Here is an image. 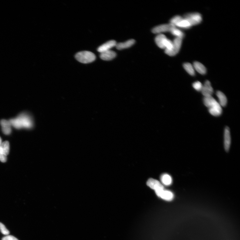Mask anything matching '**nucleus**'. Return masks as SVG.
Masks as SVG:
<instances>
[{
    "label": "nucleus",
    "instance_id": "nucleus-1",
    "mask_svg": "<svg viewBox=\"0 0 240 240\" xmlns=\"http://www.w3.org/2000/svg\"><path fill=\"white\" fill-rule=\"evenodd\" d=\"M9 121L11 126L17 129H30L33 126V122L31 117L24 114L19 115L16 118L10 120Z\"/></svg>",
    "mask_w": 240,
    "mask_h": 240
},
{
    "label": "nucleus",
    "instance_id": "nucleus-2",
    "mask_svg": "<svg viewBox=\"0 0 240 240\" xmlns=\"http://www.w3.org/2000/svg\"><path fill=\"white\" fill-rule=\"evenodd\" d=\"M204 103L205 106L209 108L210 114L215 116L221 115L222 109L219 103L212 96L204 97Z\"/></svg>",
    "mask_w": 240,
    "mask_h": 240
},
{
    "label": "nucleus",
    "instance_id": "nucleus-3",
    "mask_svg": "<svg viewBox=\"0 0 240 240\" xmlns=\"http://www.w3.org/2000/svg\"><path fill=\"white\" fill-rule=\"evenodd\" d=\"M76 59L80 62L89 63L94 62L96 59L94 53L89 51H83L77 53L75 56Z\"/></svg>",
    "mask_w": 240,
    "mask_h": 240
},
{
    "label": "nucleus",
    "instance_id": "nucleus-4",
    "mask_svg": "<svg viewBox=\"0 0 240 240\" xmlns=\"http://www.w3.org/2000/svg\"><path fill=\"white\" fill-rule=\"evenodd\" d=\"M183 18L189 22L192 26L197 25L202 21V16L198 13H192L186 14Z\"/></svg>",
    "mask_w": 240,
    "mask_h": 240
},
{
    "label": "nucleus",
    "instance_id": "nucleus-5",
    "mask_svg": "<svg viewBox=\"0 0 240 240\" xmlns=\"http://www.w3.org/2000/svg\"><path fill=\"white\" fill-rule=\"evenodd\" d=\"M173 42V47L170 50H165L166 54L170 56H174L179 51L182 42V39L177 38L174 40Z\"/></svg>",
    "mask_w": 240,
    "mask_h": 240
},
{
    "label": "nucleus",
    "instance_id": "nucleus-6",
    "mask_svg": "<svg viewBox=\"0 0 240 240\" xmlns=\"http://www.w3.org/2000/svg\"><path fill=\"white\" fill-rule=\"evenodd\" d=\"M176 28L173 24L170 23L168 24H163L156 27L152 30L153 33L155 34H161L163 33L170 32L173 29Z\"/></svg>",
    "mask_w": 240,
    "mask_h": 240
},
{
    "label": "nucleus",
    "instance_id": "nucleus-7",
    "mask_svg": "<svg viewBox=\"0 0 240 240\" xmlns=\"http://www.w3.org/2000/svg\"><path fill=\"white\" fill-rule=\"evenodd\" d=\"M147 185L151 189L155 190L156 193L164 190L162 184L158 181L153 178L149 179L147 182Z\"/></svg>",
    "mask_w": 240,
    "mask_h": 240
},
{
    "label": "nucleus",
    "instance_id": "nucleus-8",
    "mask_svg": "<svg viewBox=\"0 0 240 240\" xmlns=\"http://www.w3.org/2000/svg\"><path fill=\"white\" fill-rule=\"evenodd\" d=\"M231 138L230 129L228 127H226L224 130V148L227 152H229L231 147Z\"/></svg>",
    "mask_w": 240,
    "mask_h": 240
},
{
    "label": "nucleus",
    "instance_id": "nucleus-9",
    "mask_svg": "<svg viewBox=\"0 0 240 240\" xmlns=\"http://www.w3.org/2000/svg\"><path fill=\"white\" fill-rule=\"evenodd\" d=\"M201 92L204 97L212 96L214 93V89L209 81L207 80L205 82Z\"/></svg>",
    "mask_w": 240,
    "mask_h": 240
},
{
    "label": "nucleus",
    "instance_id": "nucleus-10",
    "mask_svg": "<svg viewBox=\"0 0 240 240\" xmlns=\"http://www.w3.org/2000/svg\"><path fill=\"white\" fill-rule=\"evenodd\" d=\"M116 41L115 40L109 41L100 46L98 48L97 51L100 53H102L104 52V51L110 50L111 48L116 46Z\"/></svg>",
    "mask_w": 240,
    "mask_h": 240
},
{
    "label": "nucleus",
    "instance_id": "nucleus-11",
    "mask_svg": "<svg viewBox=\"0 0 240 240\" xmlns=\"http://www.w3.org/2000/svg\"><path fill=\"white\" fill-rule=\"evenodd\" d=\"M2 131L6 135H9L11 133V124L9 121L5 119H2L1 121Z\"/></svg>",
    "mask_w": 240,
    "mask_h": 240
},
{
    "label": "nucleus",
    "instance_id": "nucleus-12",
    "mask_svg": "<svg viewBox=\"0 0 240 240\" xmlns=\"http://www.w3.org/2000/svg\"><path fill=\"white\" fill-rule=\"evenodd\" d=\"M116 53L113 51L109 50L101 53L100 58L104 60H110L116 57Z\"/></svg>",
    "mask_w": 240,
    "mask_h": 240
},
{
    "label": "nucleus",
    "instance_id": "nucleus-13",
    "mask_svg": "<svg viewBox=\"0 0 240 240\" xmlns=\"http://www.w3.org/2000/svg\"><path fill=\"white\" fill-rule=\"evenodd\" d=\"M158 197L164 200L170 201L173 199L174 195L171 191L164 190L160 192Z\"/></svg>",
    "mask_w": 240,
    "mask_h": 240
},
{
    "label": "nucleus",
    "instance_id": "nucleus-14",
    "mask_svg": "<svg viewBox=\"0 0 240 240\" xmlns=\"http://www.w3.org/2000/svg\"><path fill=\"white\" fill-rule=\"evenodd\" d=\"M135 43L134 40H130L124 43L116 44V47L117 50H122L131 47Z\"/></svg>",
    "mask_w": 240,
    "mask_h": 240
},
{
    "label": "nucleus",
    "instance_id": "nucleus-15",
    "mask_svg": "<svg viewBox=\"0 0 240 240\" xmlns=\"http://www.w3.org/2000/svg\"><path fill=\"white\" fill-rule=\"evenodd\" d=\"M193 67L200 74L204 75L207 72V69L204 66L199 62H195L193 63Z\"/></svg>",
    "mask_w": 240,
    "mask_h": 240
},
{
    "label": "nucleus",
    "instance_id": "nucleus-16",
    "mask_svg": "<svg viewBox=\"0 0 240 240\" xmlns=\"http://www.w3.org/2000/svg\"><path fill=\"white\" fill-rule=\"evenodd\" d=\"M216 94L219 100V104L220 106L224 107L227 104V99L226 95L222 92L220 91L217 92Z\"/></svg>",
    "mask_w": 240,
    "mask_h": 240
},
{
    "label": "nucleus",
    "instance_id": "nucleus-17",
    "mask_svg": "<svg viewBox=\"0 0 240 240\" xmlns=\"http://www.w3.org/2000/svg\"><path fill=\"white\" fill-rule=\"evenodd\" d=\"M9 151V144L8 141H5L0 146V153L7 156Z\"/></svg>",
    "mask_w": 240,
    "mask_h": 240
},
{
    "label": "nucleus",
    "instance_id": "nucleus-18",
    "mask_svg": "<svg viewBox=\"0 0 240 240\" xmlns=\"http://www.w3.org/2000/svg\"><path fill=\"white\" fill-rule=\"evenodd\" d=\"M161 180L163 184L166 186H169L173 182L172 178L168 174H164L161 175Z\"/></svg>",
    "mask_w": 240,
    "mask_h": 240
},
{
    "label": "nucleus",
    "instance_id": "nucleus-19",
    "mask_svg": "<svg viewBox=\"0 0 240 240\" xmlns=\"http://www.w3.org/2000/svg\"><path fill=\"white\" fill-rule=\"evenodd\" d=\"M165 35L162 34H159L156 36L155 38V41L157 45L161 48L165 49L163 45L164 40L166 38Z\"/></svg>",
    "mask_w": 240,
    "mask_h": 240
},
{
    "label": "nucleus",
    "instance_id": "nucleus-20",
    "mask_svg": "<svg viewBox=\"0 0 240 240\" xmlns=\"http://www.w3.org/2000/svg\"><path fill=\"white\" fill-rule=\"evenodd\" d=\"M183 67L187 72L191 75L194 76L195 72L194 67L189 63H185L184 64Z\"/></svg>",
    "mask_w": 240,
    "mask_h": 240
},
{
    "label": "nucleus",
    "instance_id": "nucleus-21",
    "mask_svg": "<svg viewBox=\"0 0 240 240\" xmlns=\"http://www.w3.org/2000/svg\"><path fill=\"white\" fill-rule=\"evenodd\" d=\"M176 26L180 28L187 29L190 28L192 26H191L189 22L183 18L182 20L180 21L176 25Z\"/></svg>",
    "mask_w": 240,
    "mask_h": 240
},
{
    "label": "nucleus",
    "instance_id": "nucleus-22",
    "mask_svg": "<svg viewBox=\"0 0 240 240\" xmlns=\"http://www.w3.org/2000/svg\"><path fill=\"white\" fill-rule=\"evenodd\" d=\"M163 45L165 50H170L173 47V42L166 38L164 40Z\"/></svg>",
    "mask_w": 240,
    "mask_h": 240
},
{
    "label": "nucleus",
    "instance_id": "nucleus-23",
    "mask_svg": "<svg viewBox=\"0 0 240 240\" xmlns=\"http://www.w3.org/2000/svg\"><path fill=\"white\" fill-rule=\"evenodd\" d=\"M173 35L177 37V38L182 39L184 36V34L182 31L175 28L170 32Z\"/></svg>",
    "mask_w": 240,
    "mask_h": 240
},
{
    "label": "nucleus",
    "instance_id": "nucleus-24",
    "mask_svg": "<svg viewBox=\"0 0 240 240\" xmlns=\"http://www.w3.org/2000/svg\"><path fill=\"white\" fill-rule=\"evenodd\" d=\"M183 19V18L182 16H176L174 17L171 19L170 23L176 26V25Z\"/></svg>",
    "mask_w": 240,
    "mask_h": 240
},
{
    "label": "nucleus",
    "instance_id": "nucleus-25",
    "mask_svg": "<svg viewBox=\"0 0 240 240\" xmlns=\"http://www.w3.org/2000/svg\"><path fill=\"white\" fill-rule=\"evenodd\" d=\"M202 85L200 82L197 81L193 83L192 86L197 91H201L202 87Z\"/></svg>",
    "mask_w": 240,
    "mask_h": 240
},
{
    "label": "nucleus",
    "instance_id": "nucleus-26",
    "mask_svg": "<svg viewBox=\"0 0 240 240\" xmlns=\"http://www.w3.org/2000/svg\"><path fill=\"white\" fill-rule=\"evenodd\" d=\"M0 231L1 233L4 235H8L9 234V230L6 228L5 226L1 222H0Z\"/></svg>",
    "mask_w": 240,
    "mask_h": 240
},
{
    "label": "nucleus",
    "instance_id": "nucleus-27",
    "mask_svg": "<svg viewBox=\"0 0 240 240\" xmlns=\"http://www.w3.org/2000/svg\"><path fill=\"white\" fill-rule=\"evenodd\" d=\"M2 240H19L16 237L12 236H7L4 237Z\"/></svg>",
    "mask_w": 240,
    "mask_h": 240
},
{
    "label": "nucleus",
    "instance_id": "nucleus-28",
    "mask_svg": "<svg viewBox=\"0 0 240 240\" xmlns=\"http://www.w3.org/2000/svg\"><path fill=\"white\" fill-rule=\"evenodd\" d=\"M6 156L0 153V161L2 163L6 162L7 160Z\"/></svg>",
    "mask_w": 240,
    "mask_h": 240
},
{
    "label": "nucleus",
    "instance_id": "nucleus-29",
    "mask_svg": "<svg viewBox=\"0 0 240 240\" xmlns=\"http://www.w3.org/2000/svg\"><path fill=\"white\" fill-rule=\"evenodd\" d=\"M2 143V142L1 139V137H0V146H1V144Z\"/></svg>",
    "mask_w": 240,
    "mask_h": 240
}]
</instances>
